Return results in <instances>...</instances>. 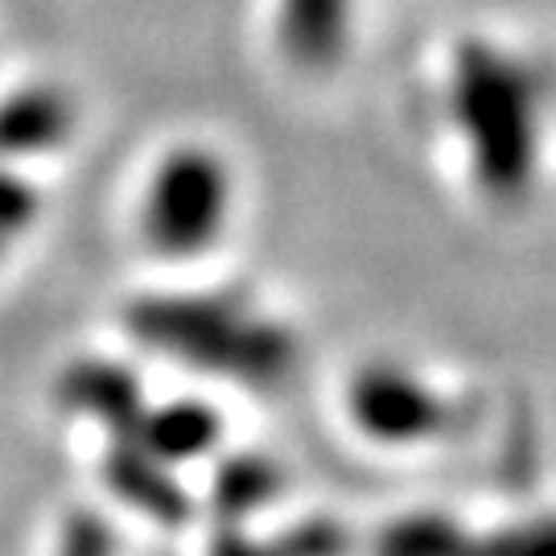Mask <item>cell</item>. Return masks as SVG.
I'll return each mask as SVG.
<instances>
[{
  "label": "cell",
  "mask_w": 556,
  "mask_h": 556,
  "mask_svg": "<svg viewBox=\"0 0 556 556\" xmlns=\"http://www.w3.org/2000/svg\"><path fill=\"white\" fill-rule=\"evenodd\" d=\"M140 342L186 358L199 371L273 379L289 363L280 330L252 321L227 298H149L128 314Z\"/></svg>",
  "instance_id": "1"
},
{
  "label": "cell",
  "mask_w": 556,
  "mask_h": 556,
  "mask_svg": "<svg viewBox=\"0 0 556 556\" xmlns=\"http://www.w3.org/2000/svg\"><path fill=\"white\" fill-rule=\"evenodd\" d=\"M231 211V178L219 153L186 144L157 165L144 190V239L161 256H199L219 239Z\"/></svg>",
  "instance_id": "2"
},
{
  "label": "cell",
  "mask_w": 556,
  "mask_h": 556,
  "mask_svg": "<svg viewBox=\"0 0 556 556\" xmlns=\"http://www.w3.org/2000/svg\"><path fill=\"white\" fill-rule=\"evenodd\" d=\"M75 128V103L59 87H25L0 103V157L50 153Z\"/></svg>",
  "instance_id": "3"
},
{
  "label": "cell",
  "mask_w": 556,
  "mask_h": 556,
  "mask_svg": "<svg viewBox=\"0 0 556 556\" xmlns=\"http://www.w3.org/2000/svg\"><path fill=\"white\" fill-rule=\"evenodd\" d=\"M62 404L83 417L103 420L116 433H132L144 417L137 376L119 363H75L62 376Z\"/></svg>",
  "instance_id": "4"
},
{
  "label": "cell",
  "mask_w": 556,
  "mask_h": 556,
  "mask_svg": "<svg viewBox=\"0 0 556 556\" xmlns=\"http://www.w3.org/2000/svg\"><path fill=\"white\" fill-rule=\"evenodd\" d=\"M132 438L157 457V462H190V457L206 454L215 438H219V417L202 404H169L157 413H144Z\"/></svg>",
  "instance_id": "5"
},
{
  "label": "cell",
  "mask_w": 556,
  "mask_h": 556,
  "mask_svg": "<svg viewBox=\"0 0 556 556\" xmlns=\"http://www.w3.org/2000/svg\"><path fill=\"white\" fill-rule=\"evenodd\" d=\"M108 482L132 507L149 511L157 519H181L186 516V495L174 478L165 475V462L149 454L144 445H119L116 454L108 457Z\"/></svg>",
  "instance_id": "6"
},
{
  "label": "cell",
  "mask_w": 556,
  "mask_h": 556,
  "mask_svg": "<svg viewBox=\"0 0 556 556\" xmlns=\"http://www.w3.org/2000/svg\"><path fill=\"white\" fill-rule=\"evenodd\" d=\"M346 0H285L280 38L298 62H326L342 38Z\"/></svg>",
  "instance_id": "7"
},
{
  "label": "cell",
  "mask_w": 556,
  "mask_h": 556,
  "mask_svg": "<svg viewBox=\"0 0 556 556\" xmlns=\"http://www.w3.org/2000/svg\"><path fill=\"white\" fill-rule=\"evenodd\" d=\"M34 219H38V190L13 169H0V239L4 243L17 239Z\"/></svg>",
  "instance_id": "8"
},
{
  "label": "cell",
  "mask_w": 556,
  "mask_h": 556,
  "mask_svg": "<svg viewBox=\"0 0 556 556\" xmlns=\"http://www.w3.org/2000/svg\"><path fill=\"white\" fill-rule=\"evenodd\" d=\"M62 556H112V540L96 516L71 519L66 540H62Z\"/></svg>",
  "instance_id": "9"
},
{
  "label": "cell",
  "mask_w": 556,
  "mask_h": 556,
  "mask_svg": "<svg viewBox=\"0 0 556 556\" xmlns=\"http://www.w3.org/2000/svg\"><path fill=\"white\" fill-rule=\"evenodd\" d=\"M4 248H9V243H4V239H0V256H4Z\"/></svg>",
  "instance_id": "10"
}]
</instances>
